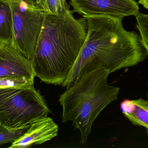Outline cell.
Masks as SVG:
<instances>
[{
	"mask_svg": "<svg viewBox=\"0 0 148 148\" xmlns=\"http://www.w3.org/2000/svg\"><path fill=\"white\" fill-rule=\"evenodd\" d=\"M135 17L137 21L136 26L148 55V15L139 12Z\"/></svg>",
	"mask_w": 148,
	"mask_h": 148,
	"instance_id": "obj_13",
	"label": "cell"
},
{
	"mask_svg": "<svg viewBox=\"0 0 148 148\" xmlns=\"http://www.w3.org/2000/svg\"><path fill=\"white\" fill-rule=\"evenodd\" d=\"M28 128L14 130L0 126V145L7 143H13L22 136Z\"/></svg>",
	"mask_w": 148,
	"mask_h": 148,
	"instance_id": "obj_12",
	"label": "cell"
},
{
	"mask_svg": "<svg viewBox=\"0 0 148 148\" xmlns=\"http://www.w3.org/2000/svg\"><path fill=\"white\" fill-rule=\"evenodd\" d=\"M50 112L34 84L0 88V126L14 130L29 127Z\"/></svg>",
	"mask_w": 148,
	"mask_h": 148,
	"instance_id": "obj_4",
	"label": "cell"
},
{
	"mask_svg": "<svg viewBox=\"0 0 148 148\" xmlns=\"http://www.w3.org/2000/svg\"><path fill=\"white\" fill-rule=\"evenodd\" d=\"M73 13L45 16L32 63L35 76L47 84L63 85L86 39L87 20Z\"/></svg>",
	"mask_w": 148,
	"mask_h": 148,
	"instance_id": "obj_2",
	"label": "cell"
},
{
	"mask_svg": "<svg viewBox=\"0 0 148 148\" xmlns=\"http://www.w3.org/2000/svg\"><path fill=\"white\" fill-rule=\"evenodd\" d=\"M35 77L32 62L12 43H0V78L34 82Z\"/></svg>",
	"mask_w": 148,
	"mask_h": 148,
	"instance_id": "obj_7",
	"label": "cell"
},
{
	"mask_svg": "<svg viewBox=\"0 0 148 148\" xmlns=\"http://www.w3.org/2000/svg\"><path fill=\"white\" fill-rule=\"evenodd\" d=\"M58 130V125L52 118L43 116L31 123L26 133L9 147L26 148L42 144L56 137Z\"/></svg>",
	"mask_w": 148,
	"mask_h": 148,
	"instance_id": "obj_8",
	"label": "cell"
},
{
	"mask_svg": "<svg viewBox=\"0 0 148 148\" xmlns=\"http://www.w3.org/2000/svg\"><path fill=\"white\" fill-rule=\"evenodd\" d=\"M12 41L11 10L6 0H0V43H12Z\"/></svg>",
	"mask_w": 148,
	"mask_h": 148,
	"instance_id": "obj_10",
	"label": "cell"
},
{
	"mask_svg": "<svg viewBox=\"0 0 148 148\" xmlns=\"http://www.w3.org/2000/svg\"><path fill=\"white\" fill-rule=\"evenodd\" d=\"M87 35L80 54L62 87L69 88L86 73L104 68L112 73L143 61L148 54L140 34L123 28V18L84 16Z\"/></svg>",
	"mask_w": 148,
	"mask_h": 148,
	"instance_id": "obj_1",
	"label": "cell"
},
{
	"mask_svg": "<svg viewBox=\"0 0 148 148\" xmlns=\"http://www.w3.org/2000/svg\"><path fill=\"white\" fill-rule=\"evenodd\" d=\"M39 8L47 14L59 15L70 9L66 0H36Z\"/></svg>",
	"mask_w": 148,
	"mask_h": 148,
	"instance_id": "obj_11",
	"label": "cell"
},
{
	"mask_svg": "<svg viewBox=\"0 0 148 148\" xmlns=\"http://www.w3.org/2000/svg\"><path fill=\"white\" fill-rule=\"evenodd\" d=\"M139 3L148 10V0H139Z\"/></svg>",
	"mask_w": 148,
	"mask_h": 148,
	"instance_id": "obj_15",
	"label": "cell"
},
{
	"mask_svg": "<svg viewBox=\"0 0 148 148\" xmlns=\"http://www.w3.org/2000/svg\"><path fill=\"white\" fill-rule=\"evenodd\" d=\"M120 107L124 116L133 124L145 128L148 132V101L143 98L125 100Z\"/></svg>",
	"mask_w": 148,
	"mask_h": 148,
	"instance_id": "obj_9",
	"label": "cell"
},
{
	"mask_svg": "<svg viewBox=\"0 0 148 148\" xmlns=\"http://www.w3.org/2000/svg\"><path fill=\"white\" fill-rule=\"evenodd\" d=\"M73 11L84 16H135L139 6L134 0H70Z\"/></svg>",
	"mask_w": 148,
	"mask_h": 148,
	"instance_id": "obj_6",
	"label": "cell"
},
{
	"mask_svg": "<svg viewBox=\"0 0 148 148\" xmlns=\"http://www.w3.org/2000/svg\"><path fill=\"white\" fill-rule=\"evenodd\" d=\"M34 83L29 80L0 78V88L31 86L34 84Z\"/></svg>",
	"mask_w": 148,
	"mask_h": 148,
	"instance_id": "obj_14",
	"label": "cell"
},
{
	"mask_svg": "<svg viewBox=\"0 0 148 148\" xmlns=\"http://www.w3.org/2000/svg\"><path fill=\"white\" fill-rule=\"evenodd\" d=\"M6 1L12 14V44L32 62L47 14L34 0Z\"/></svg>",
	"mask_w": 148,
	"mask_h": 148,
	"instance_id": "obj_5",
	"label": "cell"
},
{
	"mask_svg": "<svg viewBox=\"0 0 148 148\" xmlns=\"http://www.w3.org/2000/svg\"><path fill=\"white\" fill-rule=\"evenodd\" d=\"M109 71L99 69L86 73L60 96L62 122H73L81 135V142H87L93 123L102 111L117 99L120 88L107 83Z\"/></svg>",
	"mask_w": 148,
	"mask_h": 148,
	"instance_id": "obj_3",
	"label": "cell"
}]
</instances>
